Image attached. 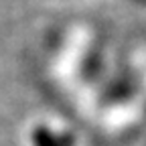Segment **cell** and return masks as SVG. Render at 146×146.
Masks as SVG:
<instances>
[{
    "mask_svg": "<svg viewBox=\"0 0 146 146\" xmlns=\"http://www.w3.org/2000/svg\"><path fill=\"white\" fill-rule=\"evenodd\" d=\"M134 2H140V4H146V0H134Z\"/></svg>",
    "mask_w": 146,
    "mask_h": 146,
    "instance_id": "obj_1",
    "label": "cell"
}]
</instances>
